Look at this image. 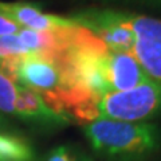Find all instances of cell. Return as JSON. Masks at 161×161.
Returning a JSON list of instances; mask_svg holds the SVG:
<instances>
[{"label":"cell","instance_id":"5b68a950","mask_svg":"<svg viewBox=\"0 0 161 161\" xmlns=\"http://www.w3.org/2000/svg\"><path fill=\"white\" fill-rule=\"evenodd\" d=\"M134 32L132 54L148 77L161 82V19L129 14Z\"/></svg>","mask_w":161,"mask_h":161},{"label":"cell","instance_id":"ba28073f","mask_svg":"<svg viewBox=\"0 0 161 161\" xmlns=\"http://www.w3.org/2000/svg\"><path fill=\"white\" fill-rule=\"evenodd\" d=\"M4 4L20 28L35 30V31H58L75 23L71 18H63L43 12L39 6L32 3L16 2Z\"/></svg>","mask_w":161,"mask_h":161},{"label":"cell","instance_id":"7c38bea8","mask_svg":"<svg viewBox=\"0 0 161 161\" xmlns=\"http://www.w3.org/2000/svg\"><path fill=\"white\" fill-rule=\"evenodd\" d=\"M20 31V26L12 15L8 12L6 4L0 2V38L8 36V35H16Z\"/></svg>","mask_w":161,"mask_h":161},{"label":"cell","instance_id":"9c48e42d","mask_svg":"<svg viewBox=\"0 0 161 161\" xmlns=\"http://www.w3.org/2000/svg\"><path fill=\"white\" fill-rule=\"evenodd\" d=\"M0 161H35V153L23 136L0 129Z\"/></svg>","mask_w":161,"mask_h":161},{"label":"cell","instance_id":"277c9868","mask_svg":"<svg viewBox=\"0 0 161 161\" xmlns=\"http://www.w3.org/2000/svg\"><path fill=\"white\" fill-rule=\"evenodd\" d=\"M102 42L109 53H130L134 46V32L129 12L114 9H86L71 16Z\"/></svg>","mask_w":161,"mask_h":161},{"label":"cell","instance_id":"52a82bcc","mask_svg":"<svg viewBox=\"0 0 161 161\" xmlns=\"http://www.w3.org/2000/svg\"><path fill=\"white\" fill-rule=\"evenodd\" d=\"M105 77L112 92H125L150 80L130 53H109L105 58Z\"/></svg>","mask_w":161,"mask_h":161},{"label":"cell","instance_id":"30bf717a","mask_svg":"<svg viewBox=\"0 0 161 161\" xmlns=\"http://www.w3.org/2000/svg\"><path fill=\"white\" fill-rule=\"evenodd\" d=\"M19 83L0 70V114L12 115L14 105L18 97Z\"/></svg>","mask_w":161,"mask_h":161},{"label":"cell","instance_id":"5bb4252c","mask_svg":"<svg viewBox=\"0 0 161 161\" xmlns=\"http://www.w3.org/2000/svg\"><path fill=\"white\" fill-rule=\"evenodd\" d=\"M7 128H8V125H7L6 118H4L3 115L0 114V129H7Z\"/></svg>","mask_w":161,"mask_h":161},{"label":"cell","instance_id":"8992f818","mask_svg":"<svg viewBox=\"0 0 161 161\" xmlns=\"http://www.w3.org/2000/svg\"><path fill=\"white\" fill-rule=\"evenodd\" d=\"M12 115L27 124L42 128H63L70 122L69 117L54 112L44 103L40 95L22 85H19Z\"/></svg>","mask_w":161,"mask_h":161},{"label":"cell","instance_id":"8fae6325","mask_svg":"<svg viewBox=\"0 0 161 161\" xmlns=\"http://www.w3.org/2000/svg\"><path fill=\"white\" fill-rule=\"evenodd\" d=\"M44 161H90V160L85 154L71 149L70 147L60 145V147H57L53 150H50Z\"/></svg>","mask_w":161,"mask_h":161},{"label":"cell","instance_id":"7a4b0ae2","mask_svg":"<svg viewBox=\"0 0 161 161\" xmlns=\"http://www.w3.org/2000/svg\"><path fill=\"white\" fill-rule=\"evenodd\" d=\"M161 112V82L148 80L140 86L105 94L98 101L99 117L125 121L145 122Z\"/></svg>","mask_w":161,"mask_h":161},{"label":"cell","instance_id":"6da1fadb","mask_svg":"<svg viewBox=\"0 0 161 161\" xmlns=\"http://www.w3.org/2000/svg\"><path fill=\"white\" fill-rule=\"evenodd\" d=\"M98 156L108 161H142L158 149L160 129L149 122H125L99 117L83 126Z\"/></svg>","mask_w":161,"mask_h":161},{"label":"cell","instance_id":"4fadbf2b","mask_svg":"<svg viewBox=\"0 0 161 161\" xmlns=\"http://www.w3.org/2000/svg\"><path fill=\"white\" fill-rule=\"evenodd\" d=\"M129 2H138L142 4H149V6L161 7V0H129Z\"/></svg>","mask_w":161,"mask_h":161},{"label":"cell","instance_id":"3957f363","mask_svg":"<svg viewBox=\"0 0 161 161\" xmlns=\"http://www.w3.org/2000/svg\"><path fill=\"white\" fill-rule=\"evenodd\" d=\"M14 80L35 92L42 97L48 108L62 114L60 101L64 93V86L62 70L55 54H28L18 64Z\"/></svg>","mask_w":161,"mask_h":161}]
</instances>
